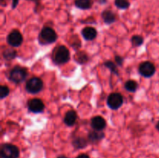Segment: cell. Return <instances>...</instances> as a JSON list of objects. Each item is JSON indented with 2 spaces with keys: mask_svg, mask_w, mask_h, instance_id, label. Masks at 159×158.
<instances>
[{
  "mask_svg": "<svg viewBox=\"0 0 159 158\" xmlns=\"http://www.w3.org/2000/svg\"><path fill=\"white\" fill-rule=\"evenodd\" d=\"M70 60V53L65 46H59L54 52V60L58 64H63Z\"/></svg>",
  "mask_w": 159,
  "mask_h": 158,
  "instance_id": "obj_1",
  "label": "cell"
},
{
  "mask_svg": "<svg viewBox=\"0 0 159 158\" xmlns=\"http://www.w3.org/2000/svg\"><path fill=\"white\" fill-rule=\"evenodd\" d=\"M0 154L2 158H18L20 156V150L16 146L5 143L1 147Z\"/></svg>",
  "mask_w": 159,
  "mask_h": 158,
  "instance_id": "obj_2",
  "label": "cell"
},
{
  "mask_svg": "<svg viewBox=\"0 0 159 158\" xmlns=\"http://www.w3.org/2000/svg\"><path fill=\"white\" fill-rule=\"evenodd\" d=\"M26 75H27V72L25 68L16 66L11 70L9 77L12 82L18 84L23 81L26 79Z\"/></svg>",
  "mask_w": 159,
  "mask_h": 158,
  "instance_id": "obj_3",
  "label": "cell"
},
{
  "mask_svg": "<svg viewBox=\"0 0 159 158\" xmlns=\"http://www.w3.org/2000/svg\"><path fill=\"white\" fill-rule=\"evenodd\" d=\"M43 86V81L39 77H32L26 84V90L30 93L36 94L40 92Z\"/></svg>",
  "mask_w": 159,
  "mask_h": 158,
  "instance_id": "obj_4",
  "label": "cell"
},
{
  "mask_svg": "<svg viewBox=\"0 0 159 158\" xmlns=\"http://www.w3.org/2000/svg\"><path fill=\"white\" fill-rule=\"evenodd\" d=\"M123 102H124L123 96L119 93H112L107 99V105L113 110L118 109L120 107H121Z\"/></svg>",
  "mask_w": 159,
  "mask_h": 158,
  "instance_id": "obj_5",
  "label": "cell"
},
{
  "mask_svg": "<svg viewBox=\"0 0 159 158\" xmlns=\"http://www.w3.org/2000/svg\"><path fill=\"white\" fill-rule=\"evenodd\" d=\"M40 37L47 43H53L57 40V33L51 27H44L40 33Z\"/></svg>",
  "mask_w": 159,
  "mask_h": 158,
  "instance_id": "obj_6",
  "label": "cell"
},
{
  "mask_svg": "<svg viewBox=\"0 0 159 158\" xmlns=\"http://www.w3.org/2000/svg\"><path fill=\"white\" fill-rule=\"evenodd\" d=\"M139 72L141 75L145 77H152L155 73V65L149 61L143 62L139 67Z\"/></svg>",
  "mask_w": 159,
  "mask_h": 158,
  "instance_id": "obj_7",
  "label": "cell"
},
{
  "mask_svg": "<svg viewBox=\"0 0 159 158\" xmlns=\"http://www.w3.org/2000/svg\"><path fill=\"white\" fill-rule=\"evenodd\" d=\"M7 42L13 47H17L23 43V36L20 31L12 30L7 37Z\"/></svg>",
  "mask_w": 159,
  "mask_h": 158,
  "instance_id": "obj_8",
  "label": "cell"
},
{
  "mask_svg": "<svg viewBox=\"0 0 159 158\" xmlns=\"http://www.w3.org/2000/svg\"><path fill=\"white\" fill-rule=\"evenodd\" d=\"M28 108L30 112L34 113H39L43 112L44 108V104L40 99H34L28 103Z\"/></svg>",
  "mask_w": 159,
  "mask_h": 158,
  "instance_id": "obj_9",
  "label": "cell"
},
{
  "mask_svg": "<svg viewBox=\"0 0 159 158\" xmlns=\"http://www.w3.org/2000/svg\"><path fill=\"white\" fill-rule=\"evenodd\" d=\"M91 125L93 129L97 130V131H101L107 125L105 119L101 116H97L93 118L91 120Z\"/></svg>",
  "mask_w": 159,
  "mask_h": 158,
  "instance_id": "obj_10",
  "label": "cell"
},
{
  "mask_svg": "<svg viewBox=\"0 0 159 158\" xmlns=\"http://www.w3.org/2000/svg\"><path fill=\"white\" fill-rule=\"evenodd\" d=\"M82 34L86 40H93L96 37L97 32H96L95 28L88 26V27H85L82 29Z\"/></svg>",
  "mask_w": 159,
  "mask_h": 158,
  "instance_id": "obj_11",
  "label": "cell"
},
{
  "mask_svg": "<svg viewBox=\"0 0 159 158\" xmlns=\"http://www.w3.org/2000/svg\"><path fill=\"white\" fill-rule=\"evenodd\" d=\"M77 120V114L73 110H70L66 113L65 116V123L68 126H72L75 125Z\"/></svg>",
  "mask_w": 159,
  "mask_h": 158,
  "instance_id": "obj_12",
  "label": "cell"
},
{
  "mask_svg": "<svg viewBox=\"0 0 159 158\" xmlns=\"http://www.w3.org/2000/svg\"><path fill=\"white\" fill-rule=\"evenodd\" d=\"M104 137V133L102 132H99L96 130V131L90 132L89 134V139L91 142L96 143L98 141L101 140L102 138Z\"/></svg>",
  "mask_w": 159,
  "mask_h": 158,
  "instance_id": "obj_13",
  "label": "cell"
},
{
  "mask_svg": "<svg viewBox=\"0 0 159 158\" xmlns=\"http://www.w3.org/2000/svg\"><path fill=\"white\" fill-rule=\"evenodd\" d=\"M102 19H103L104 22H105L107 24H110V23H113V22L116 20V17L115 15L111 12V11H104L102 14Z\"/></svg>",
  "mask_w": 159,
  "mask_h": 158,
  "instance_id": "obj_14",
  "label": "cell"
},
{
  "mask_svg": "<svg viewBox=\"0 0 159 158\" xmlns=\"http://www.w3.org/2000/svg\"><path fill=\"white\" fill-rule=\"evenodd\" d=\"M75 4L81 9H88L92 6L91 0H75Z\"/></svg>",
  "mask_w": 159,
  "mask_h": 158,
  "instance_id": "obj_15",
  "label": "cell"
},
{
  "mask_svg": "<svg viewBox=\"0 0 159 158\" xmlns=\"http://www.w3.org/2000/svg\"><path fill=\"white\" fill-rule=\"evenodd\" d=\"M73 146L75 149H82L85 148L87 145V141L83 138H77V139H74L72 143Z\"/></svg>",
  "mask_w": 159,
  "mask_h": 158,
  "instance_id": "obj_16",
  "label": "cell"
},
{
  "mask_svg": "<svg viewBox=\"0 0 159 158\" xmlns=\"http://www.w3.org/2000/svg\"><path fill=\"white\" fill-rule=\"evenodd\" d=\"M124 86H125L126 90H127L128 91H130V92H134L137 90V88H138V84L134 81L130 80L126 82Z\"/></svg>",
  "mask_w": 159,
  "mask_h": 158,
  "instance_id": "obj_17",
  "label": "cell"
},
{
  "mask_svg": "<svg viewBox=\"0 0 159 158\" xmlns=\"http://www.w3.org/2000/svg\"><path fill=\"white\" fill-rule=\"evenodd\" d=\"M16 56V52L13 49H6L3 52V57L6 60H10Z\"/></svg>",
  "mask_w": 159,
  "mask_h": 158,
  "instance_id": "obj_18",
  "label": "cell"
},
{
  "mask_svg": "<svg viewBox=\"0 0 159 158\" xmlns=\"http://www.w3.org/2000/svg\"><path fill=\"white\" fill-rule=\"evenodd\" d=\"M115 5L119 9H127L130 6V3L127 0H115Z\"/></svg>",
  "mask_w": 159,
  "mask_h": 158,
  "instance_id": "obj_19",
  "label": "cell"
},
{
  "mask_svg": "<svg viewBox=\"0 0 159 158\" xmlns=\"http://www.w3.org/2000/svg\"><path fill=\"white\" fill-rule=\"evenodd\" d=\"M143 41H144V39H143V37H141V36H134L131 39L132 43H133L134 46H141L143 43Z\"/></svg>",
  "mask_w": 159,
  "mask_h": 158,
  "instance_id": "obj_20",
  "label": "cell"
},
{
  "mask_svg": "<svg viewBox=\"0 0 159 158\" xmlns=\"http://www.w3.org/2000/svg\"><path fill=\"white\" fill-rule=\"evenodd\" d=\"M9 89L7 86L5 85H2L0 87V98L1 99H4L6 96L9 95Z\"/></svg>",
  "mask_w": 159,
  "mask_h": 158,
  "instance_id": "obj_21",
  "label": "cell"
},
{
  "mask_svg": "<svg viewBox=\"0 0 159 158\" xmlns=\"http://www.w3.org/2000/svg\"><path fill=\"white\" fill-rule=\"evenodd\" d=\"M105 65H106V67H107L108 68H110V69L113 72L117 73V69H116V67L115 66V64L113 63H112V62H110V61H107L105 63Z\"/></svg>",
  "mask_w": 159,
  "mask_h": 158,
  "instance_id": "obj_22",
  "label": "cell"
},
{
  "mask_svg": "<svg viewBox=\"0 0 159 158\" xmlns=\"http://www.w3.org/2000/svg\"><path fill=\"white\" fill-rule=\"evenodd\" d=\"M116 62L119 64H121L123 62V59L120 57H116Z\"/></svg>",
  "mask_w": 159,
  "mask_h": 158,
  "instance_id": "obj_23",
  "label": "cell"
},
{
  "mask_svg": "<svg viewBox=\"0 0 159 158\" xmlns=\"http://www.w3.org/2000/svg\"><path fill=\"white\" fill-rule=\"evenodd\" d=\"M76 158H89V156L88 155L84 154V153H83V154L79 155V156H78Z\"/></svg>",
  "mask_w": 159,
  "mask_h": 158,
  "instance_id": "obj_24",
  "label": "cell"
},
{
  "mask_svg": "<svg viewBox=\"0 0 159 158\" xmlns=\"http://www.w3.org/2000/svg\"><path fill=\"white\" fill-rule=\"evenodd\" d=\"M19 0H12V8H15L18 3Z\"/></svg>",
  "mask_w": 159,
  "mask_h": 158,
  "instance_id": "obj_25",
  "label": "cell"
},
{
  "mask_svg": "<svg viewBox=\"0 0 159 158\" xmlns=\"http://www.w3.org/2000/svg\"><path fill=\"white\" fill-rule=\"evenodd\" d=\"M57 158H68L66 156H64V155H61V156H59Z\"/></svg>",
  "mask_w": 159,
  "mask_h": 158,
  "instance_id": "obj_26",
  "label": "cell"
},
{
  "mask_svg": "<svg viewBox=\"0 0 159 158\" xmlns=\"http://www.w3.org/2000/svg\"><path fill=\"white\" fill-rule=\"evenodd\" d=\"M156 127H157V129H158V130L159 131V121H158V124H157V125H156Z\"/></svg>",
  "mask_w": 159,
  "mask_h": 158,
  "instance_id": "obj_27",
  "label": "cell"
},
{
  "mask_svg": "<svg viewBox=\"0 0 159 158\" xmlns=\"http://www.w3.org/2000/svg\"><path fill=\"white\" fill-rule=\"evenodd\" d=\"M33 1H37V0H33Z\"/></svg>",
  "mask_w": 159,
  "mask_h": 158,
  "instance_id": "obj_28",
  "label": "cell"
}]
</instances>
